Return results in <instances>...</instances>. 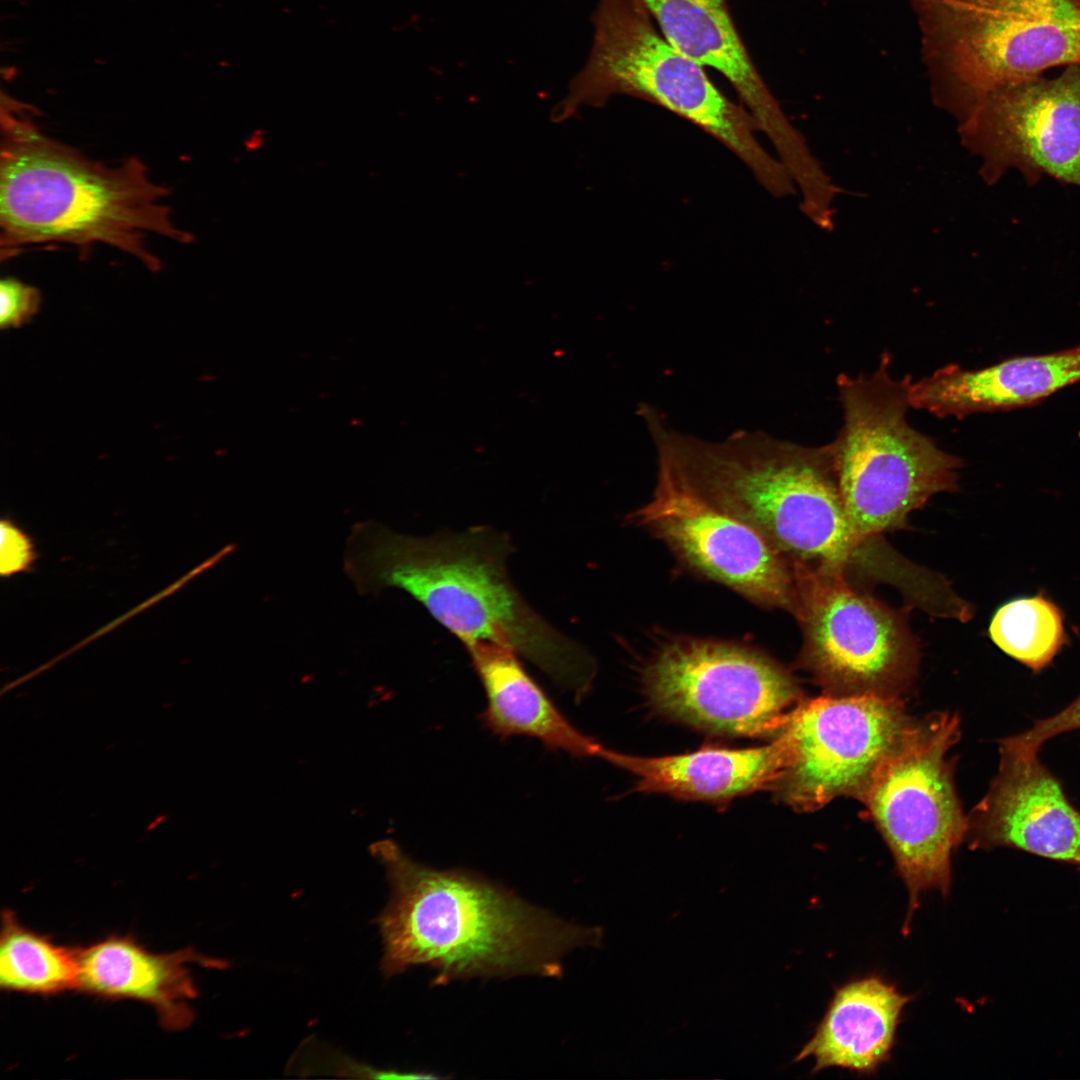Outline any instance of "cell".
<instances>
[{
  "label": "cell",
  "instance_id": "obj_12",
  "mask_svg": "<svg viewBox=\"0 0 1080 1080\" xmlns=\"http://www.w3.org/2000/svg\"><path fill=\"white\" fill-rule=\"evenodd\" d=\"M961 144L981 159L979 174L996 184L1011 168L1027 184L1043 175L1080 187V64L999 86L957 123Z\"/></svg>",
  "mask_w": 1080,
  "mask_h": 1080
},
{
  "label": "cell",
  "instance_id": "obj_11",
  "mask_svg": "<svg viewBox=\"0 0 1080 1080\" xmlns=\"http://www.w3.org/2000/svg\"><path fill=\"white\" fill-rule=\"evenodd\" d=\"M913 724L893 696L834 695L801 703L779 731L786 761L774 788L799 811L839 796L862 800Z\"/></svg>",
  "mask_w": 1080,
  "mask_h": 1080
},
{
  "label": "cell",
  "instance_id": "obj_1",
  "mask_svg": "<svg viewBox=\"0 0 1080 1080\" xmlns=\"http://www.w3.org/2000/svg\"><path fill=\"white\" fill-rule=\"evenodd\" d=\"M511 552L509 537L488 527L420 537L363 521L347 539L344 571L358 593L401 589L465 647H507L580 696L591 683L594 662L521 596L507 571Z\"/></svg>",
  "mask_w": 1080,
  "mask_h": 1080
},
{
  "label": "cell",
  "instance_id": "obj_13",
  "mask_svg": "<svg viewBox=\"0 0 1080 1080\" xmlns=\"http://www.w3.org/2000/svg\"><path fill=\"white\" fill-rule=\"evenodd\" d=\"M632 522L662 540L687 566L747 599L793 612L791 563L756 531L657 468L651 499Z\"/></svg>",
  "mask_w": 1080,
  "mask_h": 1080
},
{
  "label": "cell",
  "instance_id": "obj_18",
  "mask_svg": "<svg viewBox=\"0 0 1080 1080\" xmlns=\"http://www.w3.org/2000/svg\"><path fill=\"white\" fill-rule=\"evenodd\" d=\"M79 990L107 999H131L151 1005L168 1030L193 1021L189 1001L196 997L188 968L204 962L192 949L156 954L128 936H109L77 950Z\"/></svg>",
  "mask_w": 1080,
  "mask_h": 1080
},
{
  "label": "cell",
  "instance_id": "obj_16",
  "mask_svg": "<svg viewBox=\"0 0 1080 1080\" xmlns=\"http://www.w3.org/2000/svg\"><path fill=\"white\" fill-rule=\"evenodd\" d=\"M1080 381V345L1063 351L1015 357L978 370L956 364L909 382L910 406L939 418L1031 406Z\"/></svg>",
  "mask_w": 1080,
  "mask_h": 1080
},
{
  "label": "cell",
  "instance_id": "obj_25",
  "mask_svg": "<svg viewBox=\"0 0 1080 1080\" xmlns=\"http://www.w3.org/2000/svg\"><path fill=\"white\" fill-rule=\"evenodd\" d=\"M0 573L3 577L27 571L36 555L31 538L9 519L0 524Z\"/></svg>",
  "mask_w": 1080,
  "mask_h": 1080
},
{
  "label": "cell",
  "instance_id": "obj_9",
  "mask_svg": "<svg viewBox=\"0 0 1080 1080\" xmlns=\"http://www.w3.org/2000/svg\"><path fill=\"white\" fill-rule=\"evenodd\" d=\"M802 665L835 695L893 696L915 672L918 650L902 614L859 592L839 571L790 561Z\"/></svg>",
  "mask_w": 1080,
  "mask_h": 1080
},
{
  "label": "cell",
  "instance_id": "obj_17",
  "mask_svg": "<svg viewBox=\"0 0 1080 1080\" xmlns=\"http://www.w3.org/2000/svg\"><path fill=\"white\" fill-rule=\"evenodd\" d=\"M912 999L878 975L845 983L793 1061L813 1058V1074L831 1067L875 1074L890 1061L902 1013Z\"/></svg>",
  "mask_w": 1080,
  "mask_h": 1080
},
{
  "label": "cell",
  "instance_id": "obj_14",
  "mask_svg": "<svg viewBox=\"0 0 1080 1080\" xmlns=\"http://www.w3.org/2000/svg\"><path fill=\"white\" fill-rule=\"evenodd\" d=\"M643 1L671 45L731 84L789 175L803 180L814 174L819 160L757 70L726 0Z\"/></svg>",
  "mask_w": 1080,
  "mask_h": 1080
},
{
  "label": "cell",
  "instance_id": "obj_24",
  "mask_svg": "<svg viewBox=\"0 0 1080 1080\" xmlns=\"http://www.w3.org/2000/svg\"><path fill=\"white\" fill-rule=\"evenodd\" d=\"M41 303L39 290L7 277L0 282V325L2 329L19 327L37 313Z\"/></svg>",
  "mask_w": 1080,
  "mask_h": 1080
},
{
  "label": "cell",
  "instance_id": "obj_7",
  "mask_svg": "<svg viewBox=\"0 0 1080 1080\" xmlns=\"http://www.w3.org/2000/svg\"><path fill=\"white\" fill-rule=\"evenodd\" d=\"M890 362L885 353L871 375L837 378L844 424L830 443L833 465L846 512L865 538L904 528L933 495L958 490L962 466L909 425L911 377L894 380Z\"/></svg>",
  "mask_w": 1080,
  "mask_h": 1080
},
{
  "label": "cell",
  "instance_id": "obj_4",
  "mask_svg": "<svg viewBox=\"0 0 1080 1080\" xmlns=\"http://www.w3.org/2000/svg\"><path fill=\"white\" fill-rule=\"evenodd\" d=\"M649 434L657 466L748 525L788 561L826 559L846 541L850 521L830 443L808 447L751 430L707 440L666 419L655 421Z\"/></svg>",
  "mask_w": 1080,
  "mask_h": 1080
},
{
  "label": "cell",
  "instance_id": "obj_3",
  "mask_svg": "<svg viewBox=\"0 0 1080 1080\" xmlns=\"http://www.w3.org/2000/svg\"><path fill=\"white\" fill-rule=\"evenodd\" d=\"M169 190L152 181L136 157L111 167L46 136L21 103L1 96L0 248L95 243L117 248L152 270L160 260L146 245L155 234L192 241L163 203Z\"/></svg>",
  "mask_w": 1080,
  "mask_h": 1080
},
{
  "label": "cell",
  "instance_id": "obj_20",
  "mask_svg": "<svg viewBox=\"0 0 1080 1080\" xmlns=\"http://www.w3.org/2000/svg\"><path fill=\"white\" fill-rule=\"evenodd\" d=\"M465 648L485 691L481 718L490 730L503 737H533L573 756H600L603 746L569 722L513 650L490 642Z\"/></svg>",
  "mask_w": 1080,
  "mask_h": 1080
},
{
  "label": "cell",
  "instance_id": "obj_2",
  "mask_svg": "<svg viewBox=\"0 0 1080 1080\" xmlns=\"http://www.w3.org/2000/svg\"><path fill=\"white\" fill-rule=\"evenodd\" d=\"M372 849L392 888L379 918L386 975L425 964L438 971V983L560 976L564 955L601 944L600 927L563 921L477 874L427 867L391 841Z\"/></svg>",
  "mask_w": 1080,
  "mask_h": 1080
},
{
  "label": "cell",
  "instance_id": "obj_6",
  "mask_svg": "<svg viewBox=\"0 0 1080 1080\" xmlns=\"http://www.w3.org/2000/svg\"><path fill=\"white\" fill-rule=\"evenodd\" d=\"M933 103L960 122L989 91L1080 64V0H909Z\"/></svg>",
  "mask_w": 1080,
  "mask_h": 1080
},
{
  "label": "cell",
  "instance_id": "obj_10",
  "mask_svg": "<svg viewBox=\"0 0 1080 1080\" xmlns=\"http://www.w3.org/2000/svg\"><path fill=\"white\" fill-rule=\"evenodd\" d=\"M663 640L643 681L652 703L673 718L754 737L779 732L799 700L793 677L757 650L689 636Z\"/></svg>",
  "mask_w": 1080,
  "mask_h": 1080
},
{
  "label": "cell",
  "instance_id": "obj_21",
  "mask_svg": "<svg viewBox=\"0 0 1080 1080\" xmlns=\"http://www.w3.org/2000/svg\"><path fill=\"white\" fill-rule=\"evenodd\" d=\"M0 936L2 989L51 995L78 988L77 951L27 929L11 910L2 912Z\"/></svg>",
  "mask_w": 1080,
  "mask_h": 1080
},
{
  "label": "cell",
  "instance_id": "obj_5",
  "mask_svg": "<svg viewBox=\"0 0 1080 1080\" xmlns=\"http://www.w3.org/2000/svg\"><path fill=\"white\" fill-rule=\"evenodd\" d=\"M591 20L589 57L552 109V121L563 122L584 106L602 107L616 95L644 99L715 137L771 194L789 190L790 176L757 140L752 115L715 86L705 67L668 42L643 0H598Z\"/></svg>",
  "mask_w": 1080,
  "mask_h": 1080
},
{
  "label": "cell",
  "instance_id": "obj_23",
  "mask_svg": "<svg viewBox=\"0 0 1080 1080\" xmlns=\"http://www.w3.org/2000/svg\"><path fill=\"white\" fill-rule=\"evenodd\" d=\"M1080 639V633L1076 630ZM1080 729V695L1057 714L1037 721L1029 730L1003 739L1001 745L1016 751L1038 754L1041 746L1059 734Z\"/></svg>",
  "mask_w": 1080,
  "mask_h": 1080
},
{
  "label": "cell",
  "instance_id": "obj_15",
  "mask_svg": "<svg viewBox=\"0 0 1080 1080\" xmlns=\"http://www.w3.org/2000/svg\"><path fill=\"white\" fill-rule=\"evenodd\" d=\"M1000 766L968 821L977 847H1009L1080 865V812L1037 754L1000 746Z\"/></svg>",
  "mask_w": 1080,
  "mask_h": 1080
},
{
  "label": "cell",
  "instance_id": "obj_22",
  "mask_svg": "<svg viewBox=\"0 0 1080 1080\" xmlns=\"http://www.w3.org/2000/svg\"><path fill=\"white\" fill-rule=\"evenodd\" d=\"M989 635L1006 655L1034 672L1044 669L1068 641L1061 609L1043 593L1000 606Z\"/></svg>",
  "mask_w": 1080,
  "mask_h": 1080
},
{
  "label": "cell",
  "instance_id": "obj_8",
  "mask_svg": "<svg viewBox=\"0 0 1080 1080\" xmlns=\"http://www.w3.org/2000/svg\"><path fill=\"white\" fill-rule=\"evenodd\" d=\"M958 735L949 714L914 723L862 798L908 891L905 934L923 893L949 894L952 852L968 833L945 758Z\"/></svg>",
  "mask_w": 1080,
  "mask_h": 1080
},
{
  "label": "cell",
  "instance_id": "obj_19",
  "mask_svg": "<svg viewBox=\"0 0 1080 1080\" xmlns=\"http://www.w3.org/2000/svg\"><path fill=\"white\" fill-rule=\"evenodd\" d=\"M601 758L634 774L638 791L714 801L774 787L786 754L778 736L763 747L707 748L662 757L631 756L604 748Z\"/></svg>",
  "mask_w": 1080,
  "mask_h": 1080
}]
</instances>
